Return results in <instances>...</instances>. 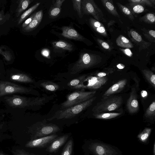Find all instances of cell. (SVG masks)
<instances>
[{"label":"cell","instance_id":"1","mask_svg":"<svg viewBox=\"0 0 155 155\" xmlns=\"http://www.w3.org/2000/svg\"><path fill=\"white\" fill-rule=\"evenodd\" d=\"M96 98V97L94 96L81 103L60 109L55 112L54 115L48 119V120L50 121L54 119H70L74 117L91 105Z\"/></svg>","mask_w":155,"mask_h":155},{"label":"cell","instance_id":"2","mask_svg":"<svg viewBox=\"0 0 155 155\" xmlns=\"http://www.w3.org/2000/svg\"><path fill=\"white\" fill-rule=\"evenodd\" d=\"M101 60V58L95 54L81 53L78 60L71 68L70 74H76L84 70L91 68L99 63Z\"/></svg>","mask_w":155,"mask_h":155},{"label":"cell","instance_id":"3","mask_svg":"<svg viewBox=\"0 0 155 155\" xmlns=\"http://www.w3.org/2000/svg\"><path fill=\"white\" fill-rule=\"evenodd\" d=\"M123 102L120 96L111 95L103 97L92 109L94 113L114 110L120 107Z\"/></svg>","mask_w":155,"mask_h":155},{"label":"cell","instance_id":"4","mask_svg":"<svg viewBox=\"0 0 155 155\" xmlns=\"http://www.w3.org/2000/svg\"><path fill=\"white\" fill-rule=\"evenodd\" d=\"M5 98L6 101L10 106L18 108L40 106L47 101V97H45L31 98L13 95Z\"/></svg>","mask_w":155,"mask_h":155},{"label":"cell","instance_id":"5","mask_svg":"<svg viewBox=\"0 0 155 155\" xmlns=\"http://www.w3.org/2000/svg\"><path fill=\"white\" fill-rule=\"evenodd\" d=\"M60 130L59 127L55 124L47 123L45 121L38 122L30 127L31 140L45 137L54 134Z\"/></svg>","mask_w":155,"mask_h":155},{"label":"cell","instance_id":"6","mask_svg":"<svg viewBox=\"0 0 155 155\" xmlns=\"http://www.w3.org/2000/svg\"><path fill=\"white\" fill-rule=\"evenodd\" d=\"M96 91H85L84 89L74 91L68 94L65 101L61 104V109L85 102L94 96Z\"/></svg>","mask_w":155,"mask_h":155},{"label":"cell","instance_id":"7","mask_svg":"<svg viewBox=\"0 0 155 155\" xmlns=\"http://www.w3.org/2000/svg\"><path fill=\"white\" fill-rule=\"evenodd\" d=\"M81 8L83 14L92 15L99 21H106L102 11L93 0H81Z\"/></svg>","mask_w":155,"mask_h":155},{"label":"cell","instance_id":"8","mask_svg":"<svg viewBox=\"0 0 155 155\" xmlns=\"http://www.w3.org/2000/svg\"><path fill=\"white\" fill-rule=\"evenodd\" d=\"M108 78L106 76L99 77L96 76H90L86 78L81 83L73 88L83 89L85 88L97 89L105 84Z\"/></svg>","mask_w":155,"mask_h":155},{"label":"cell","instance_id":"9","mask_svg":"<svg viewBox=\"0 0 155 155\" xmlns=\"http://www.w3.org/2000/svg\"><path fill=\"white\" fill-rule=\"evenodd\" d=\"M32 90L26 87L7 81L0 83V97L6 94L15 93L30 94Z\"/></svg>","mask_w":155,"mask_h":155},{"label":"cell","instance_id":"10","mask_svg":"<svg viewBox=\"0 0 155 155\" xmlns=\"http://www.w3.org/2000/svg\"><path fill=\"white\" fill-rule=\"evenodd\" d=\"M58 137L53 134L43 137L31 140L25 145L27 148H47Z\"/></svg>","mask_w":155,"mask_h":155},{"label":"cell","instance_id":"11","mask_svg":"<svg viewBox=\"0 0 155 155\" xmlns=\"http://www.w3.org/2000/svg\"><path fill=\"white\" fill-rule=\"evenodd\" d=\"M88 148L96 155H115L117 154L109 146L100 143H92L89 145Z\"/></svg>","mask_w":155,"mask_h":155},{"label":"cell","instance_id":"12","mask_svg":"<svg viewBox=\"0 0 155 155\" xmlns=\"http://www.w3.org/2000/svg\"><path fill=\"white\" fill-rule=\"evenodd\" d=\"M127 107L129 113L131 114L136 113L139 110V105L137 97L134 88L131 89L130 97L127 102Z\"/></svg>","mask_w":155,"mask_h":155},{"label":"cell","instance_id":"13","mask_svg":"<svg viewBox=\"0 0 155 155\" xmlns=\"http://www.w3.org/2000/svg\"><path fill=\"white\" fill-rule=\"evenodd\" d=\"M69 134H65L57 137L46 148V151L50 153H56L67 142Z\"/></svg>","mask_w":155,"mask_h":155},{"label":"cell","instance_id":"14","mask_svg":"<svg viewBox=\"0 0 155 155\" xmlns=\"http://www.w3.org/2000/svg\"><path fill=\"white\" fill-rule=\"evenodd\" d=\"M61 35L66 38L76 40L83 41L84 38L75 29L69 26H63L61 28Z\"/></svg>","mask_w":155,"mask_h":155},{"label":"cell","instance_id":"15","mask_svg":"<svg viewBox=\"0 0 155 155\" xmlns=\"http://www.w3.org/2000/svg\"><path fill=\"white\" fill-rule=\"evenodd\" d=\"M127 83L126 79L121 80L112 85L104 93L102 97H107L119 93L123 90Z\"/></svg>","mask_w":155,"mask_h":155},{"label":"cell","instance_id":"16","mask_svg":"<svg viewBox=\"0 0 155 155\" xmlns=\"http://www.w3.org/2000/svg\"><path fill=\"white\" fill-rule=\"evenodd\" d=\"M128 35L134 42L140 46V49L146 48L150 45L149 43L144 41L141 36L135 31L131 30L129 32Z\"/></svg>","mask_w":155,"mask_h":155},{"label":"cell","instance_id":"17","mask_svg":"<svg viewBox=\"0 0 155 155\" xmlns=\"http://www.w3.org/2000/svg\"><path fill=\"white\" fill-rule=\"evenodd\" d=\"M101 2L106 9L111 15L120 18L117 9L112 0H102Z\"/></svg>","mask_w":155,"mask_h":155},{"label":"cell","instance_id":"18","mask_svg":"<svg viewBox=\"0 0 155 155\" xmlns=\"http://www.w3.org/2000/svg\"><path fill=\"white\" fill-rule=\"evenodd\" d=\"M53 47L55 49L71 51L73 50L71 44L62 40L54 41L52 43Z\"/></svg>","mask_w":155,"mask_h":155},{"label":"cell","instance_id":"19","mask_svg":"<svg viewBox=\"0 0 155 155\" xmlns=\"http://www.w3.org/2000/svg\"><path fill=\"white\" fill-rule=\"evenodd\" d=\"M116 43L118 46L122 48H128L134 47L132 43L128 39L121 35L117 38Z\"/></svg>","mask_w":155,"mask_h":155},{"label":"cell","instance_id":"20","mask_svg":"<svg viewBox=\"0 0 155 155\" xmlns=\"http://www.w3.org/2000/svg\"><path fill=\"white\" fill-rule=\"evenodd\" d=\"M10 78L12 80L24 83H32L34 82L33 80L29 76L23 74H13Z\"/></svg>","mask_w":155,"mask_h":155},{"label":"cell","instance_id":"21","mask_svg":"<svg viewBox=\"0 0 155 155\" xmlns=\"http://www.w3.org/2000/svg\"><path fill=\"white\" fill-rule=\"evenodd\" d=\"M121 112L100 113H94L93 115L95 118L102 119H110L117 117L121 114Z\"/></svg>","mask_w":155,"mask_h":155},{"label":"cell","instance_id":"22","mask_svg":"<svg viewBox=\"0 0 155 155\" xmlns=\"http://www.w3.org/2000/svg\"><path fill=\"white\" fill-rule=\"evenodd\" d=\"M146 79L154 88L155 87V75L151 71L144 69L142 71Z\"/></svg>","mask_w":155,"mask_h":155},{"label":"cell","instance_id":"23","mask_svg":"<svg viewBox=\"0 0 155 155\" xmlns=\"http://www.w3.org/2000/svg\"><path fill=\"white\" fill-rule=\"evenodd\" d=\"M40 85L45 89L51 91H54L59 88V85L51 81H45L41 83Z\"/></svg>","mask_w":155,"mask_h":155},{"label":"cell","instance_id":"24","mask_svg":"<svg viewBox=\"0 0 155 155\" xmlns=\"http://www.w3.org/2000/svg\"><path fill=\"white\" fill-rule=\"evenodd\" d=\"M73 145V139H71L66 143L60 155H72Z\"/></svg>","mask_w":155,"mask_h":155},{"label":"cell","instance_id":"25","mask_svg":"<svg viewBox=\"0 0 155 155\" xmlns=\"http://www.w3.org/2000/svg\"><path fill=\"white\" fill-rule=\"evenodd\" d=\"M116 3L120 11L124 15L130 20L133 21L134 19V17L129 8L117 2Z\"/></svg>","mask_w":155,"mask_h":155},{"label":"cell","instance_id":"26","mask_svg":"<svg viewBox=\"0 0 155 155\" xmlns=\"http://www.w3.org/2000/svg\"><path fill=\"white\" fill-rule=\"evenodd\" d=\"M145 117L151 120L155 117V101H153L147 109L144 114Z\"/></svg>","mask_w":155,"mask_h":155},{"label":"cell","instance_id":"27","mask_svg":"<svg viewBox=\"0 0 155 155\" xmlns=\"http://www.w3.org/2000/svg\"><path fill=\"white\" fill-rule=\"evenodd\" d=\"M31 1L30 0H22L19 1L16 12L17 17H18L21 12L27 8Z\"/></svg>","mask_w":155,"mask_h":155},{"label":"cell","instance_id":"28","mask_svg":"<svg viewBox=\"0 0 155 155\" xmlns=\"http://www.w3.org/2000/svg\"><path fill=\"white\" fill-rule=\"evenodd\" d=\"M128 7L133 15L141 13L145 10L144 7L140 4L130 3Z\"/></svg>","mask_w":155,"mask_h":155},{"label":"cell","instance_id":"29","mask_svg":"<svg viewBox=\"0 0 155 155\" xmlns=\"http://www.w3.org/2000/svg\"><path fill=\"white\" fill-rule=\"evenodd\" d=\"M40 3H38L31 7L24 12L21 15L18 21V24L22 22L26 18L32 13L40 5Z\"/></svg>","mask_w":155,"mask_h":155},{"label":"cell","instance_id":"30","mask_svg":"<svg viewBox=\"0 0 155 155\" xmlns=\"http://www.w3.org/2000/svg\"><path fill=\"white\" fill-rule=\"evenodd\" d=\"M130 3L145 5L154 8L155 0H129Z\"/></svg>","mask_w":155,"mask_h":155},{"label":"cell","instance_id":"31","mask_svg":"<svg viewBox=\"0 0 155 155\" xmlns=\"http://www.w3.org/2000/svg\"><path fill=\"white\" fill-rule=\"evenodd\" d=\"M61 7L53 3L52 7L49 9L48 14L50 17L53 18L56 17L60 14Z\"/></svg>","mask_w":155,"mask_h":155},{"label":"cell","instance_id":"32","mask_svg":"<svg viewBox=\"0 0 155 155\" xmlns=\"http://www.w3.org/2000/svg\"><path fill=\"white\" fill-rule=\"evenodd\" d=\"M139 20L147 23L153 24L155 22V16L153 13H148L140 18Z\"/></svg>","mask_w":155,"mask_h":155},{"label":"cell","instance_id":"33","mask_svg":"<svg viewBox=\"0 0 155 155\" xmlns=\"http://www.w3.org/2000/svg\"><path fill=\"white\" fill-rule=\"evenodd\" d=\"M151 131L150 128H146L138 136L140 140L142 142L146 141L148 138Z\"/></svg>","mask_w":155,"mask_h":155},{"label":"cell","instance_id":"34","mask_svg":"<svg viewBox=\"0 0 155 155\" xmlns=\"http://www.w3.org/2000/svg\"><path fill=\"white\" fill-rule=\"evenodd\" d=\"M81 0H72L73 8L74 10L77 11L78 15L80 18H81L82 17L81 8Z\"/></svg>","mask_w":155,"mask_h":155},{"label":"cell","instance_id":"35","mask_svg":"<svg viewBox=\"0 0 155 155\" xmlns=\"http://www.w3.org/2000/svg\"><path fill=\"white\" fill-rule=\"evenodd\" d=\"M86 75H84L80 76L71 81L68 84V85L72 88L81 83L86 78Z\"/></svg>","mask_w":155,"mask_h":155},{"label":"cell","instance_id":"36","mask_svg":"<svg viewBox=\"0 0 155 155\" xmlns=\"http://www.w3.org/2000/svg\"><path fill=\"white\" fill-rule=\"evenodd\" d=\"M40 23L38 20L33 18L31 22L27 26L23 28V30L26 32L30 31L36 28Z\"/></svg>","mask_w":155,"mask_h":155},{"label":"cell","instance_id":"37","mask_svg":"<svg viewBox=\"0 0 155 155\" xmlns=\"http://www.w3.org/2000/svg\"><path fill=\"white\" fill-rule=\"evenodd\" d=\"M14 155H38L27 152L24 150H15L12 151Z\"/></svg>","mask_w":155,"mask_h":155},{"label":"cell","instance_id":"38","mask_svg":"<svg viewBox=\"0 0 155 155\" xmlns=\"http://www.w3.org/2000/svg\"><path fill=\"white\" fill-rule=\"evenodd\" d=\"M93 29L96 31L101 34L102 35L105 36H107L106 31L104 26Z\"/></svg>","mask_w":155,"mask_h":155},{"label":"cell","instance_id":"39","mask_svg":"<svg viewBox=\"0 0 155 155\" xmlns=\"http://www.w3.org/2000/svg\"><path fill=\"white\" fill-rule=\"evenodd\" d=\"M145 36L148 39H150V41L153 40V39L155 41V31L153 30H149L148 32L144 34Z\"/></svg>","mask_w":155,"mask_h":155},{"label":"cell","instance_id":"40","mask_svg":"<svg viewBox=\"0 0 155 155\" xmlns=\"http://www.w3.org/2000/svg\"><path fill=\"white\" fill-rule=\"evenodd\" d=\"M43 15L42 11L41 10L35 13L33 18L37 19L40 23L42 18Z\"/></svg>","mask_w":155,"mask_h":155},{"label":"cell","instance_id":"41","mask_svg":"<svg viewBox=\"0 0 155 155\" xmlns=\"http://www.w3.org/2000/svg\"><path fill=\"white\" fill-rule=\"evenodd\" d=\"M97 42L100 44L101 46L106 49H109L110 47L109 45L106 42L100 39H97Z\"/></svg>","mask_w":155,"mask_h":155},{"label":"cell","instance_id":"42","mask_svg":"<svg viewBox=\"0 0 155 155\" xmlns=\"http://www.w3.org/2000/svg\"><path fill=\"white\" fill-rule=\"evenodd\" d=\"M9 17L7 15H5L3 11L0 12V25L3 24L5 22L8 18Z\"/></svg>","mask_w":155,"mask_h":155},{"label":"cell","instance_id":"43","mask_svg":"<svg viewBox=\"0 0 155 155\" xmlns=\"http://www.w3.org/2000/svg\"><path fill=\"white\" fill-rule=\"evenodd\" d=\"M35 14V13L32 15L23 23L22 27L23 28L27 26L31 22Z\"/></svg>","mask_w":155,"mask_h":155},{"label":"cell","instance_id":"44","mask_svg":"<svg viewBox=\"0 0 155 155\" xmlns=\"http://www.w3.org/2000/svg\"><path fill=\"white\" fill-rule=\"evenodd\" d=\"M42 55L46 58H49L50 57V52L47 49H44L41 51Z\"/></svg>","mask_w":155,"mask_h":155},{"label":"cell","instance_id":"45","mask_svg":"<svg viewBox=\"0 0 155 155\" xmlns=\"http://www.w3.org/2000/svg\"><path fill=\"white\" fill-rule=\"evenodd\" d=\"M1 54L3 55L6 60L9 61L11 59V56L10 54L8 52H3L2 51Z\"/></svg>","mask_w":155,"mask_h":155},{"label":"cell","instance_id":"46","mask_svg":"<svg viewBox=\"0 0 155 155\" xmlns=\"http://www.w3.org/2000/svg\"><path fill=\"white\" fill-rule=\"evenodd\" d=\"M123 52L127 55L131 56L132 55V53L130 50L128 48H126L125 49H121V50Z\"/></svg>","mask_w":155,"mask_h":155},{"label":"cell","instance_id":"47","mask_svg":"<svg viewBox=\"0 0 155 155\" xmlns=\"http://www.w3.org/2000/svg\"><path fill=\"white\" fill-rule=\"evenodd\" d=\"M107 74L106 73L104 72H100L96 74V76L99 77H103L106 76Z\"/></svg>","mask_w":155,"mask_h":155},{"label":"cell","instance_id":"48","mask_svg":"<svg viewBox=\"0 0 155 155\" xmlns=\"http://www.w3.org/2000/svg\"><path fill=\"white\" fill-rule=\"evenodd\" d=\"M117 66L119 69H122L125 67V66L124 65L121 64H118L117 65Z\"/></svg>","mask_w":155,"mask_h":155},{"label":"cell","instance_id":"49","mask_svg":"<svg viewBox=\"0 0 155 155\" xmlns=\"http://www.w3.org/2000/svg\"><path fill=\"white\" fill-rule=\"evenodd\" d=\"M147 94V93L146 91H143L141 92V95L143 97H144L146 96Z\"/></svg>","mask_w":155,"mask_h":155},{"label":"cell","instance_id":"50","mask_svg":"<svg viewBox=\"0 0 155 155\" xmlns=\"http://www.w3.org/2000/svg\"><path fill=\"white\" fill-rule=\"evenodd\" d=\"M0 155H5L4 154H3V153H0Z\"/></svg>","mask_w":155,"mask_h":155},{"label":"cell","instance_id":"51","mask_svg":"<svg viewBox=\"0 0 155 155\" xmlns=\"http://www.w3.org/2000/svg\"><path fill=\"white\" fill-rule=\"evenodd\" d=\"M2 51V50H1V49H0V53H1V52Z\"/></svg>","mask_w":155,"mask_h":155},{"label":"cell","instance_id":"52","mask_svg":"<svg viewBox=\"0 0 155 155\" xmlns=\"http://www.w3.org/2000/svg\"><path fill=\"white\" fill-rule=\"evenodd\" d=\"M50 155H51V154Z\"/></svg>","mask_w":155,"mask_h":155}]
</instances>
